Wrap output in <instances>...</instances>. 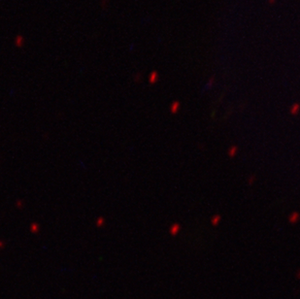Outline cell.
<instances>
[{
    "mask_svg": "<svg viewBox=\"0 0 300 299\" xmlns=\"http://www.w3.org/2000/svg\"><path fill=\"white\" fill-rule=\"evenodd\" d=\"M298 110H299V105L298 104H294L292 108H291V114H296L297 112H298Z\"/></svg>",
    "mask_w": 300,
    "mask_h": 299,
    "instance_id": "3",
    "label": "cell"
},
{
    "mask_svg": "<svg viewBox=\"0 0 300 299\" xmlns=\"http://www.w3.org/2000/svg\"><path fill=\"white\" fill-rule=\"evenodd\" d=\"M275 2V0H268V3L269 4H273Z\"/></svg>",
    "mask_w": 300,
    "mask_h": 299,
    "instance_id": "4",
    "label": "cell"
},
{
    "mask_svg": "<svg viewBox=\"0 0 300 299\" xmlns=\"http://www.w3.org/2000/svg\"><path fill=\"white\" fill-rule=\"evenodd\" d=\"M156 80H158V73L156 72H153L152 74H151L150 76V83H155Z\"/></svg>",
    "mask_w": 300,
    "mask_h": 299,
    "instance_id": "2",
    "label": "cell"
},
{
    "mask_svg": "<svg viewBox=\"0 0 300 299\" xmlns=\"http://www.w3.org/2000/svg\"><path fill=\"white\" fill-rule=\"evenodd\" d=\"M25 44V39L22 35H18L16 36L15 41H14V45L18 48H22Z\"/></svg>",
    "mask_w": 300,
    "mask_h": 299,
    "instance_id": "1",
    "label": "cell"
}]
</instances>
